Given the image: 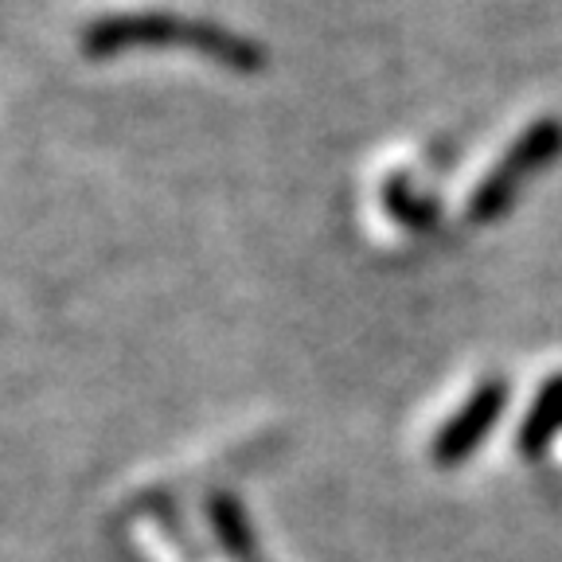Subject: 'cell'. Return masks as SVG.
<instances>
[{
    "instance_id": "6da1fadb",
    "label": "cell",
    "mask_w": 562,
    "mask_h": 562,
    "mask_svg": "<svg viewBox=\"0 0 562 562\" xmlns=\"http://www.w3.org/2000/svg\"><path fill=\"white\" fill-rule=\"evenodd\" d=\"M562 153V122L554 117H536L527 122L516 137L508 140V149L496 157V165L484 168L476 176V184L465 195V220L469 223H496L512 200L519 195L524 180H536L543 168H551Z\"/></svg>"
},
{
    "instance_id": "3957f363",
    "label": "cell",
    "mask_w": 562,
    "mask_h": 562,
    "mask_svg": "<svg viewBox=\"0 0 562 562\" xmlns=\"http://www.w3.org/2000/svg\"><path fill=\"white\" fill-rule=\"evenodd\" d=\"M562 434V371L547 375L539 383V391L527 403L524 418L516 426V449L524 457H539L547 446H554V438Z\"/></svg>"
},
{
    "instance_id": "7a4b0ae2",
    "label": "cell",
    "mask_w": 562,
    "mask_h": 562,
    "mask_svg": "<svg viewBox=\"0 0 562 562\" xmlns=\"http://www.w3.org/2000/svg\"><path fill=\"white\" fill-rule=\"evenodd\" d=\"M504 406H508V383H504V379H481V383L457 403V411H449L438 430L430 434L426 457L441 469L461 465L465 457H473L476 449L484 446L492 426L501 422Z\"/></svg>"
},
{
    "instance_id": "277c9868",
    "label": "cell",
    "mask_w": 562,
    "mask_h": 562,
    "mask_svg": "<svg viewBox=\"0 0 562 562\" xmlns=\"http://www.w3.org/2000/svg\"><path fill=\"white\" fill-rule=\"evenodd\" d=\"M383 207H386V215L395 223H403V227H430L434 223L430 203H422L418 195H414V188L406 184V180H398V176L383 184Z\"/></svg>"
}]
</instances>
